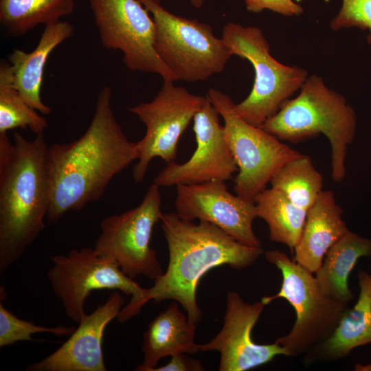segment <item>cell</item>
<instances>
[{
	"instance_id": "83f0119b",
	"label": "cell",
	"mask_w": 371,
	"mask_h": 371,
	"mask_svg": "<svg viewBox=\"0 0 371 371\" xmlns=\"http://www.w3.org/2000/svg\"><path fill=\"white\" fill-rule=\"evenodd\" d=\"M246 9L253 13L269 10L278 14L291 16H299L304 12L302 6L293 0H243Z\"/></svg>"
},
{
	"instance_id": "ac0fdd59",
	"label": "cell",
	"mask_w": 371,
	"mask_h": 371,
	"mask_svg": "<svg viewBox=\"0 0 371 371\" xmlns=\"http://www.w3.org/2000/svg\"><path fill=\"white\" fill-rule=\"evenodd\" d=\"M73 33V26L67 21L45 25L36 47L32 52L14 49L9 55L15 88L31 107L42 114L48 115L52 111L41 97L47 59L53 50Z\"/></svg>"
},
{
	"instance_id": "9a60e30c",
	"label": "cell",
	"mask_w": 371,
	"mask_h": 371,
	"mask_svg": "<svg viewBox=\"0 0 371 371\" xmlns=\"http://www.w3.org/2000/svg\"><path fill=\"white\" fill-rule=\"evenodd\" d=\"M265 306L261 300L249 304L237 292H227L221 330L209 342L199 345L200 351L220 353L219 371H245L265 364L277 355L289 356L276 342L258 344L251 338L253 328Z\"/></svg>"
},
{
	"instance_id": "cb8c5ba5",
	"label": "cell",
	"mask_w": 371,
	"mask_h": 371,
	"mask_svg": "<svg viewBox=\"0 0 371 371\" xmlns=\"http://www.w3.org/2000/svg\"><path fill=\"white\" fill-rule=\"evenodd\" d=\"M271 187L282 192L297 206L308 210L323 191V177L310 157L303 155L283 166Z\"/></svg>"
},
{
	"instance_id": "2e32d148",
	"label": "cell",
	"mask_w": 371,
	"mask_h": 371,
	"mask_svg": "<svg viewBox=\"0 0 371 371\" xmlns=\"http://www.w3.org/2000/svg\"><path fill=\"white\" fill-rule=\"evenodd\" d=\"M119 291L91 314L85 313L69 338L53 353L27 367L29 371H106L102 350L104 332L125 304Z\"/></svg>"
},
{
	"instance_id": "7c38bea8",
	"label": "cell",
	"mask_w": 371,
	"mask_h": 371,
	"mask_svg": "<svg viewBox=\"0 0 371 371\" xmlns=\"http://www.w3.org/2000/svg\"><path fill=\"white\" fill-rule=\"evenodd\" d=\"M102 45L120 50L132 71L159 74L164 80L177 81L154 45L155 23L138 0H89Z\"/></svg>"
},
{
	"instance_id": "4316f807",
	"label": "cell",
	"mask_w": 371,
	"mask_h": 371,
	"mask_svg": "<svg viewBox=\"0 0 371 371\" xmlns=\"http://www.w3.org/2000/svg\"><path fill=\"white\" fill-rule=\"evenodd\" d=\"M330 27L334 31L357 27L371 34V0H342L341 8L331 20Z\"/></svg>"
},
{
	"instance_id": "d6986e66",
	"label": "cell",
	"mask_w": 371,
	"mask_h": 371,
	"mask_svg": "<svg viewBox=\"0 0 371 371\" xmlns=\"http://www.w3.org/2000/svg\"><path fill=\"white\" fill-rule=\"evenodd\" d=\"M196 324L188 321L176 302L170 304L148 324L144 333L143 363L135 370L153 371L162 358L178 353L194 354Z\"/></svg>"
},
{
	"instance_id": "484cf974",
	"label": "cell",
	"mask_w": 371,
	"mask_h": 371,
	"mask_svg": "<svg viewBox=\"0 0 371 371\" xmlns=\"http://www.w3.org/2000/svg\"><path fill=\"white\" fill-rule=\"evenodd\" d=\"M74 327H45L17 317L0 303V348L21 341L34 340L32 335L37 333H49L56 336L71 335Z\"/></svg>"
},
{
	"instance_id": "d4e9b609",
	"label": "cell",
	"mask_w": 371,
	"mask_h": 371,
	"mask_svg": "<svg viewBox=\"0 0 371 371\" xmlns=\"http://www.w3.org/2000/svg\"><path fill=\"white\" fill-rule=\"evenodd\" d=\"M47 120L39 115L21 97L15 88L8 61L0 63V133L21 128H30L36 135L44 133Z\"/></svg>"
},
{
	"instance_id": "6da1fadb",
	"label": "cell",
	"mask_w": 371,
	"mask_h": 371,
	"mask_svg": "<svg viewBox=\"0 0 371 371\" xmlns=\"http://www.w3.org/2000/svg\"><path fill=\"white\" fill-rule=\"evenodd\" d=\"M112 90L100 91L91 122L78 139L47 147L49 222L100 199L113 178L138 158L111 107Z\"/></svg>"
},
{
	"instance_id": "8992f818",
	"label": "cell",
	"mask_w": 371,
	"mask_h": 371,
	"mask_svg": "<svg viewBox=\"0 0 371 371\" xmlns=\"http://www.w3.org/2000/svg\"><path fill=\"white\" fill-rule=\"evenodd\" d=\"M265 256L281 271L282 282L278 293L263 297L261 302L266 306L273 300L284 298L296 314L291 331L276 342L286 350L289 356L311 352L331 336L348 305L326 296L315 276L291 260L285 253L269 250L265 253Z\"/></svg>"
},
{
	"instance_id": "f546056e",
	"label": "cell",
	"mask_w": 371,
	"mask_h": 371,
	"mask_svg": "<svg viewBox=\"0 0 371 371\" xmlns=\"http://www.w3.org/2000/svg\"><path fill=\"white\" fill-rule=\"evenodd\" d=\"M191 5L195 8H201L204 3L210 0H189Z\"/></svg>"
},
{
	"instance_id": "603a6c76",
	"label": "cell",
	"mask_w": 371,
	"mask_h": 371,
	"mask_svg": "<svg viewBox=\"0 0 371 371\" xmlns=\"http://www.w3.org/2000/svg\"><path fill=\"white\" fill-rule=\"evenodd\" d=\"M74 8V0H0V23L9 36L19 37L60 21Z\"/></svg>"
},
{
	"instance_id": "7402d4cb",
	"label": "cell",
	"mask_w": 371,
	"mask_h": 371,
	"mask_svg": "<svg viewBox=\"0 0 371 371\" xmlns=\"http://www.w3.org/2000/svg\"><path fill=\"white\" fill-rule=\"evenodd\" d=\"M254 203L257 216L268 225L270 240L294 249L302 235L307 211L271 187L260 192Z\"/></svg>"
},
{
	"instance_id": "44dd1931",
	"label": "cell",
	"mask_w": 371,
	"mask_h": 371,
	"mask_svg": "<svg viewBox=\"0 0 371 371\" xmlns=\"http://www.w3.org/2000/svg\"><path fill=\"white\" fill-rule=\"evenodd\" d=\"M371 256V239L350 230L326 252L315 278L322 292L337 302L348 305L354 298L348 276L361 257Z\"/></svg>"
},
{
	"instance_id": "4fadbf2b",
	"label": "cell",
	"mask_w": 371,
	"mask_h": 371,
	"mask_svg": "<svg viewBox=\"0 0 371 371\" xmlns=\"http://www.w3.org/2000/svg\"><path fill=\"white\" fill-rule=\"evenodd\" d=\"M219 115L206 96L193 118L196 147L192 155L183 164H167L155 177L154 183L168 187L232 178L238 168L225 140Z\"/></svg>"
},
{
	"instance_id": "8fae6325",
	"label": "cell",
	"mask_w": 371,
	"mask_h": 371,
	"mask_svg": "<svg viewBox=\"0 0 371 371\" xmlns=\"http://www.w3.org/2000/svg\"><path fill=\"white\" fill-rule=\"evenodd\" d=\"M173 82L164 80L153 100L129 109L146 126L145 135L136 142L138 158L133 168L136 183L143 181L154 158L159 157L166 164L175 162L181 136L206 100V96L190 93Z\"/></svg>"
},
{
	"instance_id": "9c48e42d",
	"label": "cell",
	"mask_w": 371,
	"mask_h": 371,
	"mask_svg": "<svg viewBox=\"0 0 371 371\" xmlns=\"http://www.w3.org/2000/svg\"><path fill=\"white\" fill-rule=\"evenodd\" d=\"M224 120L225 138L238 166L234 181L236 194L254 203L273 177L288 162L304 154L240 117L235 103L225 93L210 89L206 94Z\"/></svg>"
},
{
	"instance_id": "30bf717a",
	"label": "cell",
	"mask_w": 371,
	"mask_h": 371,
	"mask_svg": "<svg viewBox=\"0 0 371 371\" xmlns=\"http://www.w3.org/2000/svg\"><path fill=\"white\" fill-rule=\"evenodd\" d=\"M161 206L159 186L153 183L138 206L102 219L93 247L96 254L113 259L131 279L161 277L163 271L150 245L154 226L163 214Z\"/></svg>"
},
{
	"instance_id": "f1b7e54d",
	"label": "cell",
	"mask_w": 371,
	"mask_h": 371,
	"mask_svg": "<svg viewBox=\"0 0 371 371\" xmlns=\"http://www.w3.org/2000/svg\"><path fill=\"white\" fill-rule=\"evenodd\" d=\"M186 353H178L171 356L170 361L166 365L155 368L153 371H203L204 367L197 359L188 357Z\"/></svg>"
},
{
	"instance_id": "e0dca14e",
	"label": "cell",
	"mask_w": 371,
	"mask_h": 371,
	"mask_svg": "<svg viewBox=\"0 0 371 371\" xmlns=\"http://www.w3.org/2000/svg\"><path fill=\"white\" fill-rule=\"evenodd\" d=\"M343 210L330 190H323L307 210L294 261L312 273L321 267L328 250L348 231Z\"/></svg>"
},
{
	"instance_id": "5bb4252c",
	"label": "cell",
	"mask_w": 371,
	"mask_h": 371,
	"mask_svg": "<svg viewBox=\"0 0 371 371\" xmlns=\"http://www.w3.org/2000/svg\"><path fill=\"white\" fill-rule=\"evenodd\" d=\"M176 191L174 204L181 218L210 222L241 243L261 247L252 227L258 217L255 203L232 194L224 181L178 185Z\"/></svg>"
},
{
	"instance_id": "3957f363",
	"label": "cell",
	"mask_w": 371,
	"mask_h": 371,
	"mask_svg": "<svg viewBox=\"0 0 371 371\" xmlns=\"http://www.w3.org/2000/svg\"><path fill=\"white\" fill-rule=\"evenodd\" d=\"M43 133L28 140L0 133V273L18 261L44 229L49 207Z\"/></svg>"
},
{
	"instance_id": "ba28073f",
	"label": "cell",
	"mask_w": 371,
	"mask_h": 371,
	"mask_svg": "<svg viewBox=\"0 0 371 371\" xmlns=\"http://www.w3.org/2000/svg\"><path fill=\"white\" fill-rule=\"evenodd\" d=\"M50 260L53 265L47 277L51 287L72 321L80 322L85 313L86 300L95 290H117L131 296L117 317L120 323L141 311L146 289L125 275L113 259L99 256L93 248L74 249L67 255H55Z\"/></svg>"
},
{
	"instance_id": "52a82bcc",
	"label": "cell",
	"mask_w": 371,
	"mask_h": 371,
	"mask_svg": "<svg viewBox=\"0 0 371 371\" xmlns=\"http://www.w3.org/2000/svg\"><path fill=\"white\" fill-rule=\"evenodd\" d=\"M155 23L154 45L177 80H205L223 71L232 54L212 27L168 11L160 0H138Z\"/></svg>"
},
{
	"instance_id": "ffe728a7",
	"label": "cell",
	"mask_w": 371,
	"mask_h": 371,
	"mask_svg": "<svg viewBox=\"0 0 371 371\" xmlns=\"http://www.w3.org/2000/svg\"><path fill=\"white\" fill-rule=\"evenodd\" d=\"M358 278L360 293L356 304L346 309L331 336L311 351L310 359L337 360L371 343V275L360 270Z\"/></svg>"
},
{
	"instance_id": "5b68a950",
	"label": "cell",
	"mask_w": 371,
	"mask_h": 371,
	"mask_svg": "<svg viewBox=\"0 0 371 371\" xmlns=\"http://www.w3.org/2000/svg\"><path fill=\"white\" fill-rule=\"evenodd\" d=\"M221 38L232 56L248 60L254 67L252 89L245 99L234 104V109L247 122L261 126L300 89L308 71L276 60L259 27L229 22L223 27Z\"/></svg>"
},
{
	"instance_id": "277c9868",
	"label": "cell",
	"mask_w": 371,
	"mask_h": 371,
	"mask_svg": "<svg viewBox=\"0 0 371 371\" xmlns=\"http://www.w3.org/2000/svg\"><path fill=\"white\" fill-rule=\"evenodd\" d=\"M260 127L293 143L324 134L331 147L333 180L339 183L345 178L347 150L355 136L357 117L346 99L328 88L322 77L308 76L297 96L288 100Z\"/></svg>"
},
{
	"instance_id": "7a4b0ae2",
	"label": "cell",
	"mask_w": 371,
	"mask_h": 371,
	"mask_svg": "<svg viewBox=\"0 0 371 371\" xmlns=\"http://www.w3.org/2000/svg\"><path fill=\"white\" fill-rule=\"evenodd\" d=\"M159 222L168 244V265L153 286L146 289L142 305L150 300L155 304L175 300L186 311L188 321L196 324L202 318L196 301L201 278L221 265L247 268L263 249L240 243L210 222L199 221L196 224L181 218L176 212L163 214Z\"/></svg>"
}]
</instances>
